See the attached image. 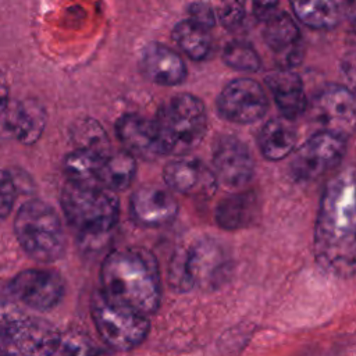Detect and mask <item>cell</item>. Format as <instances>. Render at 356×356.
Wrapping results in <instances>:
<instances>
[{
  "label": "cell",
  "mask_w": 356,
  "mask_h": 356,
  "mask_svg": "<svg viewBox=\"0 0 356 356\" xmlns=\"http://www.w3.org/2000/svg\"><path fill=\"white\" fill-rule=\"evenodd\" d=\"M317 263L330 274H356V177L341 174L325 186L314 225Z\"/></svg>",
  "instance_id": "cell-1"
},
{
  "label": "cell",
  "mask_w": 356,
  "mask_h": 356,
  "mask_svg": "<svg viewBox=\"0 0 356 356\" xmlns=\"http://www.w3.org/2000/svg\"><path fill=\"white\" fill-rule=\"evenodd\" d=\"M102 292L113 302L145 316L157 312L161 300V278L157 259L140 246L110 252L100 268Z\"/></svg>",
  "instance_id": "cell-2"
},
{
  "label": "cell",
  "mask_w": 356,
  "mask_h": 356,
  "mask_svg": "<svg viewBox=\"0 0 356 356\" xmlns=\"http://www.w3.org/2000/svg\"><path fill=\"white\" fill-rule=\"evenodd\" d=\"M60 203L68 224L83 243L103 241L118 221V199L113 191L99 185L67 181Z\"/></svg>",
  "instance_id": "cell-3"
},
{
  "label": "cell",
  "mask_w": 356,
  "mask_h": 356,
  "mask_svg": "<svg viewBox=\"0 0 356 356\" xmlns=\"http://www.w3.org/2000/svg\"><path fill=\"white\" fill-rule=\"evenodd\" d=\"M163 154L182 156L195 149L207 131L203 102L191 93L168 99L154 120Z\"/></svg>",
  "instance_id": "cell-4"
},
{
  "label": "cell",
  "mask_w": 356,
  "mask_h": 356,
  "mask_svg": "<svg viewBox=\"0 0 356 356\" xmlns=\"http://www.w3.org/2000/svg\"><path fill=\"white\" fill-rule=\"evenodd\" d=\"M14 232L25 253L39 263H53L65 250V234L57 211L43 200L25 202L17 211Z\"/></svg>",
  "instance_id": "cell-5"
},
{
  "label": "cell",
  "mask_w": 356,
  "mask_h": 356,
  "mask_svg": "<svg viewBox=\"0 0 356 356\" xmlns=\"http://www.w3.org/2000/svg\"><path fill=\"white\" fill-rule=\"evenodd\" d=\"M149 316L110 300L102 291L92 298V318L100 338L115 350L139 346L149 334Z\"/></svg>",
  "instance_id": "cell-6"
},
{
  "label": "cell",
  "mask_w": 356,
  "mask_h": 356,
  "mask_svg": "<svg viewBox=\"0 0 356 356\" xmlns=\"http://www.w3.org/2000/svg\"><path fill=\"white\" fill-rule=\"evenodd\" d=\"M61 334L49 321L17 314L0 327L1 356H54Z\"/></svg>",
  "instance_id": "cell-7"
},
{
  "label": "cell",
  "mask_w": 356,
  "mask_h": 356,
  "mask_svg": "<svg viewBox=\"0 0 356 356\" xmlns=\"http://www.w3.org/2000/svg\"><path fill=\"white\" fill-rule=\"evenodd\" d=\"M345 154V136L320 131L310 136L295 153L291 170L298 179H317L334 170Z\"/></svg>",
  "instance_id": "cell-8"
},
{
  "label": "cell",
  "mask_w": 356,
  "mask_h": 356,
  "mask_svg": "<svg viewBox=\"0 0 356 356\" xmlns=\"http://www.w3.org/2000/svg\"><path fill=\"white\" fill-rule=\"evenodd\" d=\"M218 114L235 124L259 121L268 108V100L261 85L250 78H238L224 86L217 97Z\"/></svg>",
  "instance_id": "cell-9"
},
{
  "label": "cell",
  "mask_w": 356,
  "mask_h": 356,
  "mask_svg": "<svg viewBox=\"0 0 356 356\" xmlns=\"http://www.w3.org/2000/svg\"><path fill=\"white\" fill-rule=\"evenodd\" d=\"M64 289V280L57 271L42 268L24 270L8 284L11 296L38 312L54 309L63 299Z\"/></svg>",
  "instance_id": "cell-10"
},
{
  "label": "cell",
  "mask_w": 356,
  "mask_h": 356,
  "mask_svg": "<svg viewBox=\"0 0 356 356\" xmlns=\"http://www.w3.org/2000/svg\"><path fill=\"white\" fill-rule=\"evenodd\" d=\"M312 110L325 131L345 136L356 125L355 95L345 86L330 83L313 99Z\"/></svg>",
  "instance_id": "cell-11"
},
{
  "label": "cell",
  "mask_w": 356,
  "mask_h": 356,
  "mask_svg": "<svg viewBox=\"0 0 356 356\" xmlns=\"http://www.w3.org/2000/svg\"><path fill=\"white\" fill-rule=\"evenodd\" d=\"M254 163L248 146L235 136L224 135L213 147V172L217 182L238 189L253 177Z\"/></svg>",
  "instance_id": "cell-12"
},
{
  "label": "cell",
  "mask_w": 356,
  "mask_h": 356,
  "mask_svg": "<svg viewBox=\"0 0 356 356\" xmlns=\"http://www.w3.org/2000/svg\"><path fill=\"white\" fill-rule=\"evenodd\" d=\"M188 268L195 288L214 289L228 277L229 259L214 239H199L186 246Z\"/></svg>",
  "instance_id": "cell-13"
},
{
  "label": "cell",
  "mask_w": 356,
  "mask_h": 356,
  "mask_svg": "<svg viewBox=\"0 0 356 356\" xmlns=\"http://www.w3.org/2000/svg\"><path fill=\"white\" fill-rule=\"evenodd\" d=\"M163 177L174 192L186 196L207 197L217 186V178L204 163L193 157H179L165 164Z\"/></svg>",
  "instance_id": "cell-14"
},
{
  "label": "cell",
  "mask_w": 356,
  "mask_h": 356,
  "mask_svg": "<svg viewBox=\"0 0 356 356\" xmlns=\"http://www.w3.org/2000/svg\"><path fill=\"white\" fill-rule=\"evenodd\" d=\"M263 40L277 57L280 67L291 68L303 58V40L298 25L284 11L264 19Z\"/></svg>",
  "instance_id": "cell-15"
},
{
  "label": "cell",
  "mask_w": 356,
  "mask_h": 356,
  "mask_svg": "<svg viewBox=\"0 0 356 356\" xmlns=\"http://www.w3.org/2000/svg\"><path fill=\"white\" fill-rule=\"evenodd\" d=\"M129 210L136 224L145 228H160L175 218L178 203L165 189L143 186L132 193Z\"/></svg>",
  "instance_id": "cell-16"
},
{
  "label": "cell",
  "mask_w": 356,
  "mask_h": 356,
  "mask_svg": "<svg viewBox=\"0 0 356 356\" xmlns=\"http://www.w3.org/2000/svg\"><path fill=\"white\" fill-rule=\"evenodd\" d=\"M115 132L125 150L135 157L153 159L163 154L154 120L138 114H125L117 121Z\"/></svg>",
  "instance_id": "cell-17"
},
{
  "label": "cell",
  "mask_w": 356,
  "mask_h": 356,
  "mask_svg": "<svg viewBox=\"0 0 356 356\" xmlns=\"http://www.w3.org/2000/svg\"><path fill=\"white\" fill-rule=\"evenodd\" d=\"M264 81L284 118L292 121L305 113L307 97L303 82L296 72L291 68L278 67L267 72Z\"/></svg>",
  "instance_id": "cell-18"
},
{
  "label": "cell",
  "mask_w": 356,
  "mask_h": 356,
  "mask_svg": "<svg viewBox=\"0 0 356 356\" xmlns=\"http://www.w3.org/2000/svg\"><path fill=\"white\" fill-rule=\"evenodd\" d=\"M142 72L154 83L174 86L186 76L184 60L170 47L159 43L147 44L140 56Z\"/></svg>",
  "instance_id": "cell-19"
},
{
  "label": "cell",
  "mask_w": 356,
  "mask_h": 356,
  "mask_svg": "<svg viewBox=\"0 0 356 356\" xmlns=\"http://www.w3.org/2000/svg\"><path fill=\"white\" fill-rule=\"evenodd\" d=\"M46 125V113L35 100L15 103L7 113L6 128L24 145L35 143Z\"/></svg>",
  "instance_id": "cell-20"
},
{
  "label": "cell",
  "mask_w": 356,
  "mask_h": 356,
  "mask_svg": "<svg viewBox=\"0 0 356 356\" xmlns=\"http://www.w3.org/2000/svg\"><path fill=\"white\" fill-rule=\"evenodd\" d=\"M296 18L313 29H332L348 11V0H289Z\"/></svg>",
  "instance_id": "cell-21"
},
{
  "label": "cell",
  "mask_w": 356,
  "mask_h": 356,
  "mask_svg": "<svg viewBox=\"0 0 356 356\" xmlns=\"http://www.w3.org/2000/svg\"><path fill=\"white\" fill-rule=\"evenodd\" d=\"M257 143L261 154L271 160L285 159L296 145V131L288 118H271L260 129Z\"/></svg>",
  "instance_id": "cell-22"
},
{
  "label": "cell",
  "mask_w": 356,
  "mask_h": 356,
  "mask_svg": "<svg viewBox=\"0 0 356 356\" xmlns=\"http://www.w3.org/2000/svg\"><path fill=\"white\" fill-rule=\"evenodd\" d=\"M256 196L252 192H238L221 199L216 207V222L227 231L246 227L256 216Z\"/></svg>",
  "instance_id": "cell-23"
},
{
  "label": "cell",
  "mask_w": 356,
  "mask_h": 356,
  "mask_svg": "<svg viewBox=\"0 0 356 356\" xmlns=\"http://www.w3.org/2000/svg\"><path fill=\"white\" fill-rule=\"evenodd\" d=\"M136 174V159L128 150L110 153L103 159L100 170V186L113 192L127 189Z\"/></svg>",
  "instance_id": "cell-24"
},
{
  "label": "cell",
  "mask_w": 356,
  "mask_h": 356,
  "mask_svg": "<svg viewBox=\"0 0 356 356\" xmlns=\"http://www.w3.org/2000/svg\"><path fill=\"white\" fill-rule=\"evenodd\" d=\"M172 39L178 47L192 60H204L211 50V36L209 28L192 21L184 19L172 29Z\"/></svg>",
  "instance_id": "cell-25"
},
{
  "label": "cell",
  "mask_w": 356,
  "mask_h": 356,
  "mask_svg": "<svg viewBox=\"0 0 356 356\" xmlns=\"http://www.w3.org/2000/svg\"><path fill=\"white\" fill-rule=\"evenodd\" d=\"M102 156L83 149L72 150L64 160V171L68 181L82 185H99Z\"/></svg>",
  "instance_id": "cell-26"
},
{
  "label": "cell",
  "mask_w": 356,
  "mask_h": 356,
  "mask_svg": "<svg viewBox=\"0 0 356 356\" xmlns=\"http://www.w3.org/2000/svg\"><path fill=\"white\" fill-rule=\"evenodd\" d=\"M71 139L75 149L89 150L102 157L111 153V146L104 128L93 118H81L71 127Z\"/></svg>",
  "instance_id": "cell-27"
},
{
  "label": "cell",
  "mask_w": 356,
  "mask_h": 356,
  "mask_svg": "<svg viewBox=\"0 0 356 356\" xmlns=\"http://www.w3.org/2000/svg\"><path fill=\"white\" fill-rule=\"evenodd\" d=\"M222 61L243 72H256L261 67V60L253 46L243 40H231L222 50Z\"/></svg>",
  "instance_id": "cell-28"
},
{
  "label": "cell",
  "mask_w": 356,
  "mask_h": 356,
  "mask_svg": "<svg viewBox=\"0 0 356 356\" xmlns=\"http://www.w3.org/2000/svg\"><path fill=\"white\" fill-rule=\"evenodd\" d=\"M54 356H107V352L86 334L68 331L61 335L60 346Z\"/></svg>",
  "instance_id": "cell-29"
},
{
  "label": "cell",
  "mask_w": 356,
  "mask_h": 356,
  "mask_svg": "<svg viewBox=\"0 0 356 356\" xmlns=\"http://www.w3.org/2000/svg\"><path fill=\"white\" fill-rule=\"evenodd\" d=\"M168 281L177 292H188L195 288L188 268L186 246H181L172 253L168 264Z\"/></svg>",
  "instance_id": "cell-30"
},
{
  "label": "cell",
  "mask_w": 356,
  "mask_h": 356,
  "mask_svg": "<svg viewBox=\"0 0 356 356\" xmlns=\"http://www.w3.org/2000/svg\"><path fill=\"white\" fill-rule=\"evenodd\" d=\"M15 197L17 186L14 177L6 170H0V221H3L11 213Z\"/></svg>",
  "instance_id": "cell-31"
},
{
  "label": "cell",
  "mask_w": 356,
  "mask_h": 356,
  "mask_svg": "<svg viewBox=\"0 0 356 356\" xmlns=\"http://www.w3.org/2000/svg\"><path fill=\"white\" fill-rule=\"evenodd\" d=\"M246 15V0H224V4L220 8L218 17L221 24L234 29L239 26Z\"/></svg>",
  "instance_id": "cell-32"
},
{
  "label": "cell",
  "mask_w": 356,
  "mask_h": 356,
  "mask_svg": "<svg viewBox=\"0 0 356 356\" xmlns=\"http://www.w3.org/2000/svg\"><path fill=\"white\" fill-rule=\"evenodd\" d=\"M341 72L345 79V86L356 96V50L343 56L341 63Z\"/></svg>",
  "instance_id": "cell-33"
},
{
  "label": "cell",
  "mask_w": 356,
  "mask_h": 356,
  "mask_svg": "<svg viewBox=\"0 0 356 356\" xmlns=\"http://www.w3.org/2000/svg\"><path fill=\"white\" fill-rule=\"evenodd\" d=\"M189 19H192V21H195V22H197V24H200V25H203L209 29L214 25V21H216L213 10L204 3L192 4Z\"/></svg>",
  "instance_id": "cell-34"
},
{
  "label": "cell",
  "mask_w": 356,
  "mask_h": 356,
  "mask_svg": "<svg viewBox=\"0 0 356 356\" xmlns=\"http://www.w3.org/2000/svg\"><path fill=\"white\" fill-rule=\"evenodd\" d=\"M280 0H252L253 11L259 19H266L273 13H275V8L278 6Z\"/></svg>",
  "instance_id": "cell-35"
},
{
  "label": "cell",
  "mask_w": 356,
  "mask_h": 356,
  "mask_svg": "<svg viewBox=\"0 0 356 356\" xmlns=\"http://www.w3.org/2000/svg\"><path fill=\"white\" fill-rule=\"evenodd\" d=\"M8 103V85L6 79L0 75V115L6 111Z\"/></svg>",
  "instance_id": "cell-36"
},
{
  "label": "cell",
  "mask_w": 356,
  "mask_h": 356,
  "mask_svg": "<svg viewBox=\"0 0 356 356\" xmlns=\"http://www.w3.org/2000/svg\"><path fill=\"white\" fill-rule=\"evenodd\" d=\"M346 14H349V17L356 21V0H348V11Z\"/></svg>",
  "instance_id": "cell-37"
}]
</instances>
